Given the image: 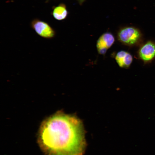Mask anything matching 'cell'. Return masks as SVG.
<instances>
[{"mask_svg":"<svg viewBox=\"0 0 155 155\" xmlns=\"http://www.w3.org/2000/svg\"><path fill=\"white\" fill-rule=\"evenodd\" d=\"M54 17L56 20H61L65 19L68 14L65 5L61 3L54 9L53 13Z\"/></svg>","mask_w":155,"mask_h":155,"instance_id":"7","label":"cell"},{"mask_svg":"<svg viewBox=\"0 0 155 155\" xmlns=\"http://www.w3.org/2000/svg\"><path fill=\"white\" fill-rule=\"evenodd\" d=\"M115 59L119 66L125 68H128L133 61V57L131 54L123 51L118 52L116 54Z\"/></svg>","mask_w":155,"mask_h":155,"instance_id":"6","label":"cell"},{"mask_svg":"<svg viewBox=\"0 0 155 155\" xmlns=\"http://www.w3.org/2000/svg\"><path fill=\"white\" fill-rule=\"evenodd\" d=\"M140 58L144 62H149L155 57V43L149 41L142 45L138 51Z\"/></svg>","mask_w":155,"mask_h":155,"instance_id":"5","label":"cell"},{"mask_svg":"<svg viewBox=\"0 0 155 155\" xmlns=\"http://www.w3.org/2000/svg\"><path fill=\"white\" fill-rule=\"evenodd\" d=\"M142 34L137 28L132 26L124 27L118 31L117 34L118 40L121 43L127 45L135 44L141 39Z\"/></svg>","mask_w":155,"mask_h":155,"instance_id":"2","label":"cell"},{"mask_svg":"<svg viewBox=\"0 0 155 155\" xmlns=\"http://www.w3.org/2000/svg\"><path fill=\"white\" fill-rule=\"evenodd\" d=\"M39 140L50 155H82L85 146L82 123L73 115L57 113L42 124Z\"/></svg>","mask_w":155,"mask_h":155,"instance_id":"1","label":"cell"},{"mask_svg":"<svg viewBox=\"0 0 155 155\" xmlns=\"http://www.w3.org/2000/svg\"><path fill=\"white\" fill-rule=\"evenodd\" d=\"M115 41V37L111 32H106L103 34L96 42V46L98 53L100 55H104Z\"/></svg>","mask_w":155,"mask_h":155,"instance_id":"4","label":"cell"},{"mask_svg":"<svg viewBox=\"0 0 155 155\" xmlns=\"http://www.w3.org/2000/svg\"><path fill=\"white\" fill-rule=\"evenodd\" d=\"M78 0L79 2L80 3H82V2H83L85 1V0Z\"/></svg>","mask_w":155,"mask_h":155,"instance_id":"8","label":"cell"},{"mask_svg":"<svg viewBox=\"0 0 155 155\" xmlns=\"http://www.w3.org/2000/svg\"><path fill=\"white\" fill-rule=\"evenodd\" d=\"M31 26L38 35L43 38L52 39L55 36V30L48 23L44 22L35 19L32 22Z\"/></svg>","mask_w":155,"mask_h":155,"instance_id":"3","label":"cell"}]
</instances>
